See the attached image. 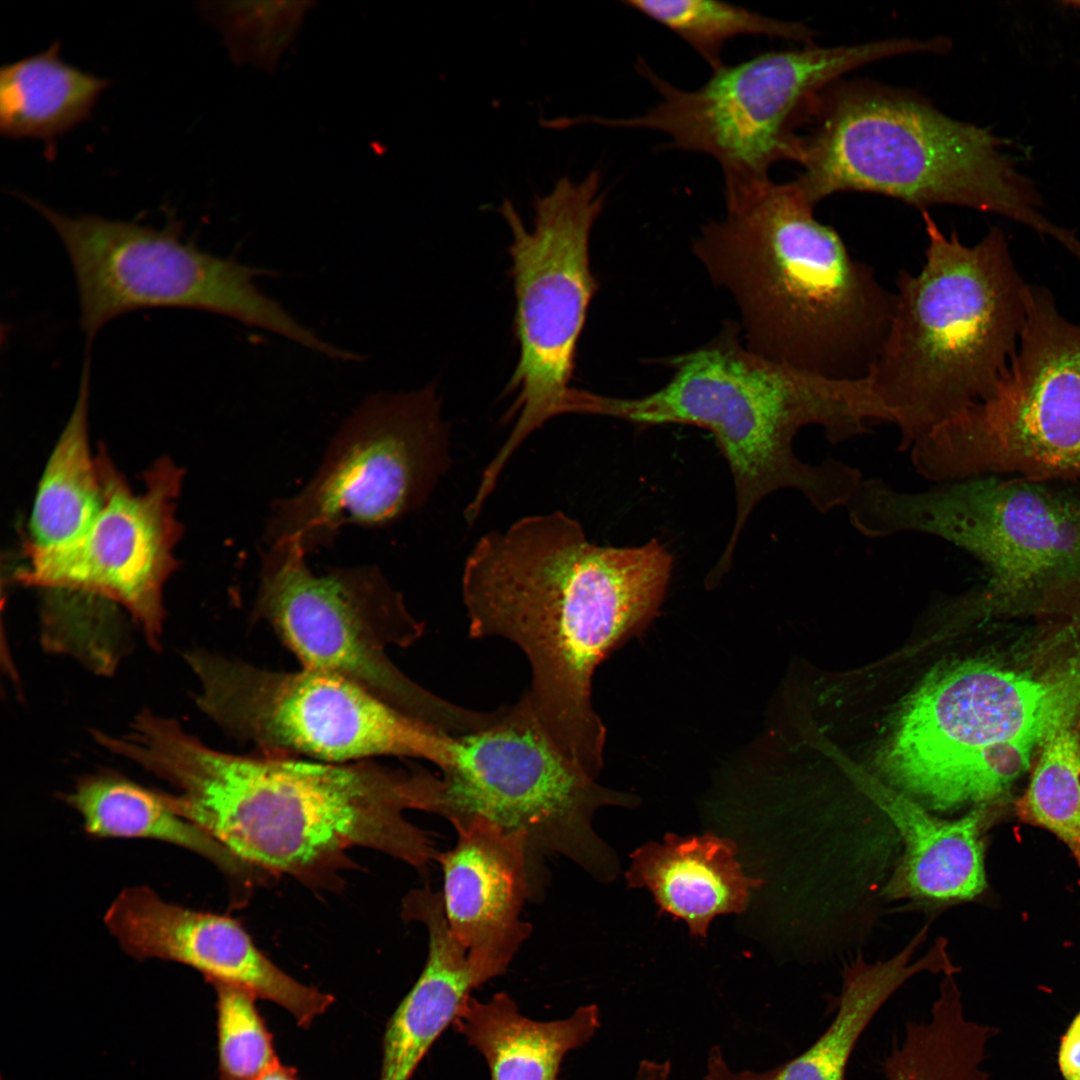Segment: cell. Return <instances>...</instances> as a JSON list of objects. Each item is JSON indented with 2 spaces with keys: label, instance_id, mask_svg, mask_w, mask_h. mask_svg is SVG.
<instances>
[{
  "label": "cell",
  "instance_id": "obj_22",
  "mask_svg": "<svg viewBox=\"0 0 1080 1080\" xmlns=\"http://www.w3.org/2000/svg\"><path fill=\"white\" fill-rule=\"evenodd\" d=\"M402 916L426 926L428 957L385 1028L380 1080H410L471 991L482 985L448 927L441 893L430 887L410 891L402 902Z\"/></svg>",
  "mask_w": 1080,
  "mask_h": 1080
},
{
  "label": "cell",
  "instance_id": "obj_10",
  "mask_svg": "<svg viewBox=\"0 0 1080 1080\" xmlns=\"http://www.w3.org/2000/svg\"><path fill=\"white\" fill-rule=\"evenodd\" d=\"M916 471L936 482L986 475L1080 480V324L1029 286L1016 352L991 395L927 437Z\"/></svg>",
  "mask_w": 1080,
  "mask_h": 1080
},
{
  "label": "cell",
  "instance_id": "obj_18",
  "mask_svg": "<svg viewBox=\"0 0 1080 1080\" xmlns=\"http://www.w3.org/2000/svg\"><path fill=\"white\" fill-rule=\"evenodd\" d=\"M104 919L130 955L180 962L212 984L242 987L284 1008L301 1028H309L335 1000L282 971L234 919L168 903L147 887L122 891Z\"/></svg>",
  "mask_w": 1080,
  "mask_h": 1080
},
{
  "label": "cell",
  "instance_id": "obj_26",
  "mask_svg": "<svg viewBox=\"0 0 1080 1080\" xmlns=\"http://www.w3.org/2000/svg\"><path fill=\"white\" fill-rule=\"evenodd\" d=\"M72 413L49 456L30 518L27 549L67 545L85 534L104 505L103 486L89 446L90 358L80 375Z\"/></svg>",
  "mask_w": 1080,
  "mask_h": 1080
},
{
  "label": "cell",
  "instance_id": "obj_6",
  "mask_svg": "<svg viewBox=\"0 0 1080 1080\" xmlns=\"http://www.w3.org/2000/svg\"><path fill=\"white\" fill-rule=\"evenodd\" d=\"M923 219L925 262L899 273L888 332L866 377L903 451L991 395L1016 352L1029 290L999 228L966 245L927 211Z\"/></svg>",
  "mask_w": 1080,
  "mask_h": 1080
},
{
  "label": "cell",
  "instance_id": "obj_3",
  "mask_svg": "<svg viewBox=\"0 0 1080 1080\" xmlns=\"http://www.w3.org/2000/svg\"><path fill=\"white\" fill-rule=\"evenodd\" d=\"M668 364L670 379L654 392L619 398L580 390L575 410L637 427L683 424L713 434L733 478L736 506L728 542L710 570L716 580L730 570L741 532L765 497L794 489L827 513L845 507L862 482L861 472L840 460H800L793 442L801 429L820 426L837 444L890 422L867 378L832 379L765 358L741 344L731 323Z\"/></svg>",
  "mask_w": 1080,
  "mask_h": 1080
},
{
  "label": "cell",
  "instance_id": "obj_5",
  "mask_svg": "<svg viewBox=\"0 0 1080 1080\" xmlns=\"http://www.w3.org/2000/svg\"><path fill=\"white\" fill-rule=\"evenodd\" d=\"M840 80L816 96L801 135L796 182L812 205L838 192L876 193L924 211L946 204L997 214L1066 250L1077 244L1072 230L1045 216L1006 140L911 92Z\"/></svg>",
  "mask_w": 1080,
  "mask_h": 1080
},
{
  "label": "cell",
  "instance_id": "obj_12",
  "mask_svg": "<svg viewBox=\"0 0 1080 1080\" xmlns=\"http://www.w3.org/2000/svg\"><path fill=\"white\" fill-rule=\"evenodd\" d=\"M605 197L599 171L591 170L579 182L562 177L550 193L536 195L530 230L508 199L499 207L512 234L508 251L519 357L505 390L516 394L510 414L517 418L487 466L491 476H500L534 431L565 414L578 341L598 289L589 244Z\"/></svg>",
  "mask_w": 1080,
  "mask_h": 1080
},
{
  "label": "cell",
  "instance_id": "obj_30",
  "mask_svg": "<svg viewBox=\"0 0 1080 1080\" xmlns=\"http://www.w3.org/2000/svg\"><path fill=\"white\" fill-rule=\"evenodd\" d=\"M313 1H220L201 3L237 65L274 72L290 48Z\"/></svg>",
  "mask_w": 1080,
  "mask_h": 1080
},
{
  "label": "cell",
  "instance_id": "obj_13",
  "mask_svg": "<svg viewBox=\"0 0 1080 1080\" xmlns=\"http://www.w3.org/2000/svg\"><path fill=\"white\" fill-rule=\"evenodd\" d=\"M436 814L455 826L483 817L525 838L536 853L565 856L601 880L618 864L592 828L605 805L630 806L633 797L600 786L569 760L539 722L525 692L500 707L497 719L452 737L451 759L440 769Z\"/></svg>",
  "mask_w": 1080,
  "mask_h": 1080
},
{
  "label": "cell",
  "instance_id": "obj_31",
  "mask_svg": "<svg viewBox=\"0 0 1080 1080\" xmlns=\"http://www.w3.org/2000/svg\"><path fill=\"white\" fill-rule=\"evenodd\" d=\"M217 995L219 1080H258L279 1062L252 992L213 983Z\"/></svg>",
  "mask_w": 1080,
  "mask_h": 1080
},
{
  "label": "cell",
  "instance_id": "obj_14",
  "mask_svg": "<svg viewBox=\"0 0 1080 1080\" xmlns=\"http://www.w3.org/2000/svg\"><path fill=\"white\" fill-rule=\"evenodd\" d=\"M196 704L233 738L265 754L305 755L328 763L397 756L443 768L452 736L386 705L339 677L302 667L271 671L194 651Z\"/></svg>",
  "mask_w": 1080,
  "mask_h": 1080
},
{
  "label": "cell",
  "instance_id": "obj_7",
  "mask_svg": "<svg viewBox=\"0 0 1080 1080\" xmlns=\"http://www.w3.org/2000/svg\"><path fill=\"white\" fill-rule=\"evenodd\" d=\"M297 543L268 546L251 618L268 623L303 667L344 679L398 712L448 736L486 727L492 712L431 693L389 659L424 633L401 594L372 566L317 574Z\"/></svg>",
  "mask_w": 1080,
  "mask_h": 1080
},
{
  "label": "cell",
  "instance_id": "obj_9",
  "mask_svg": "<svg viewBox=\"0 0 1080 1080\" xmlns=\"http://www.w3.org/2000/svg\"><path fill=\"white\" fill-rule=\"evenodd\" d=\"M876 522L885 536L942 538L980 561L981 611H1043L1080 593V480L986 475L921 491L884 488Z\"/></svg>",
  "mask_w": 1080,
  "mask_h": 1080
},
{
  "label": "cell",
  "instance_id": "obj_35",
  "mask_svg": "<svg viewBox=\"0 0 1080 1080\" xmlns=\"http://www.w3.org/2000/svg\"><path fill=\"white\" fill-rule=\"evenodd\" d=\"M1066 4H1069V5H1071V6H1075V7H1077V8H1080V1H1076V2H1067Z\"/></svg>",
  "mask_w": 1080,
  "mask_h": 1080
},
{
  "label": "cell",
  "instance_id": "obj_15",
  "mask_svg": "<svg viewBox=\"0 0 1080 1080\" xmlns=\"http://www.w3.org/2000/svg\"><path fill=\"white\" fill-rule=\"evenodd\" d=\"M449 435L434 384L370 395L344 421L308 484L274 504L268 546L297 543L308 553L344 526L379 528L416 510L450 466Z\"/></svg>",
  "mask_w": 1080,
  "mask_h": 1080
},
{
  "label": "cell",
  "instance_id": "obj_8",
  "mask_svg": "<svg viewBox=\"0 0 1080 1080\" xmlns=\"http://www.w3.org/2000/svg\"><path fill=\"white\" fill-rule=\"evenodd\" d=\"M917 50L914 39L893 38L771 51L725 64L693 90L671 84L638 57L636 71L658 93L657 103L629 118L582 116L581 123L661 132L666 147L713 158L724 183L764 180L774 164L798 162V130L820 91L851 70Z\"/></svg>",
  "mask_w": 1080,
  "mask_h": 1080
},
{
  "label": "cell",
  "instance_id": "obj_33",
  "mask_svg": "<svg viewBox=\"0 0 1080 1080\" xmlns=\"http://www.w3.org/2000/svg\"><path fill=\"white\" fill-rule=\"evenodd\" d=\"M670 1073L669 1060L659 1062L645 1059L639 1064L634 1080H669Z\"/></svg>",
  "mask_w": 1080,
  "mask_h": 1080
},
{
  "label": "cell",
  "instance_id": "obj_28",
  "mask_svg": "<svg viewBox=\"0 0 1080 1080\" xmlns=\"http://www.w3.org/2000/svg\"><path fill=\"white\" fill-rule=\"evenodd\" d=\"M625 5L661 24L685 41L710 66H724L729 40L753 35L813 45L815 31L801 22L763 15L746 7L714 0H626Z\"/></svg>",
  "mask_w": 1080,
  "mask_h": 1080
},
{
  "label": "cell",
  "instance_id": "obj_34",
  "mask_svg": "<svg viewBox=\"0 0 1080 1080\" xmlns=\"http://www.w3.org/2000/svg\"><path fill=\"white\" fill-rule=\"evenodd\" d=\"M258 1080H299L297 1070L280 1061L266 1071Z\"/></svg>",
  "mask_w": 1080,
  "mask_h": 1080
},
{
  "label": "cell",
  "instance_id": "obj_23",
  "mask_svg": "<svg viewBox=\"0 0 1080 1080\" xmlns=\"http://www.w3.org/2000/svg\"><path fill=\"white\" fill-rule=\"evenodd\" d=\"M736 854L728 838L669 833L663 843L632 853L626 880L629 887L648 889L661 912L684 920L691 936L706 938L716 916L743 912L752 889L763 883L745 875Z\"/></svg>",
  "mask_w": 1080,
  "mask_h": 1080
},
{
  "label": "cell",
  "instance_id": "obj_19",
  "mask_svg": "<svg viewBox=\"0 0 1080 1080\" xmlns=\"http://www.w3.org/2000/svg\"><path fill=\"white\" fill-rule=\"evenodd\" d=\"M455 846L438 853L448 927L483 984L501 975L528 938L521 918L535 870L524 837L483 817L454 826Z\"/></svg>",
  "mask_w": 1080,
  "mask_h": 1080
},
{
  "label": "cell",
  "instance_id": "obj_16",
  "mask_svg": "<svg viewBox=\"0 0 1080 1080\" xmlns=\"http://www.w3.org/2000/svg\"><path fill=\"white\" fill-rule=\"evenodd\" d=\"M897 787L938 810L996 804L1027 771L1013 742L1000 663L932 673L906 699L880 753Z\"/></svg>",
  "mask_w": 1080,
  "mask_h": 1080
},
{
  "label": "cell",
  "instance_id": "obj_20",
  "mask_svg": "<svg viewBox=\"0 0 1080 1080\" xmlns=\"http://www.w3.org/2000/svg\"><path fill=\"white\" fill-rule=\"evenodd\" d=\"M844 767L903 841L904 853L884 888L885 896L945 905L974 899L985 890L984 835L997 815L996 804L944 820L864 771Z\"/></svg>",
  "mask_w": 1080,
  "mask_h": 1080
},
{
  "label": "cell",
  "instance_id": "obj_17",
  "mask_svg": "<svg viewBox=\"0 0 1080 1080\" xmlns=\"http://www.w3.org/2000/svg\"><path fill=\"white\" fill-rule=\"evenodd\" d=\"M96 462L104 505L94 523L67 545L27 549L29 564L14 579L125 611L158 646L163 587L176 569L173 550L182 530L175 509L183 472L161 458L146 471L145 489L136 494L103 449Z\"/></svg>",
  "mask_w": 1080,
  "mask_h": 1080
},
{
  "label": "cell",
  "instance_id": "obj_4",
  "mask_svg": "<svg viewBox=\"0 0 1080 1080\" xmlns=\"http://www.w3.org/2000/svg\"><path fill=\"white\" fill-rule=\"evenodd\" d=\"M725 215L692 250L740 310L746 346L824 377L866 378L895 306L873 268L819 222L796 182L724 184Z\"/></svg>",
  "mask_w": 1080,
  "mask_h": 1080
},
{
  "label": "cell",
  "instance_id": "obj_2",
  "mask_svg": "<svg viewBox=\"0 0 1080 1080\" xmlns=\"http://www.w3.org/2000/svg\"><path fill=\"white\" fill-rule=\"evenodd\" d=\"M129 757L175 789L164 795L177 813L261 872L320 884L350 865L354 847L421 871L439 853L406 818L437 802L439 777L416 764L230 754L159 715L138 727Z\"/></svg>",
  "mask_w": 1080,
  "mask_h": 1080
},
{
  "label": "cell",
  "instance_id": "obj_1",
  "mask_svg": "<svg viewBox=\"0 0 1080 1080\" xmlns=\"http://www.w3.org/2000/svg\"><path fill=\"white\" fill-rule=\"evenodd\" d=\"M674 559L658 539L599 546L564 512L524 517L482 536L466 559L462 595L473 638L524 653L526 691L542 727L597 777L605 727L591 701L596 667L657 614Z\"/></svg>",
  "mask_w": 1080,
  "mask_h": 1080
},
{
  "label": "cell",
  "instance_id": "obj_11",
  "mask_svg": "<svg viewBox=\"0 0 1080 1080\" xmlns=\"http://www.w3.org/2000/svg\"><path fill=\"white\" fill-rule=\"evenodd\" d=\"M62 241L76 279L80 326L89 344L116 317L146 308H185L230 317L321 355L331 344L298 322L256 284L265 268L216 256L163 228L98 215L69 216L25 194Z\"/></svg>",
  "mask_w": 1080,
  "mask_h": 1080
},
{
  "label": "cell",
  "instance_id": "obj_21",
  "mask_svg": "<svg viewBox=\"0 0 1080 1080\" xmlns=\"http://www.w3.org/2000/svg\"><path fill=\"white\" fill-rule=\"evenodd\" d=\"M927 927L919 931L897 954L885 961L856 960L843 974L837 1013L827 1029L803 1053L764 1072L734 1071L719 1047L711 1049L706 1080H844L851 1054L864 1030L881 1007L909 979L929 972L953 975L958 969L947 953V942L939 938L930 950L912 962L915 950L925 939Z\"/></svg>",
  "mask_w": 1080,
  "mask_h": 1080
},
{
  "label": "cell",
  "instance_id": "obj_32",
  "mask_svg": "<svg viewBox=\"0 0 1080 1080\" xmlns=\"http://www.w3.org/2000/svg\"><path fill=\"white\" fill-rule=\"evenodd\" d=\"M1058 1065L1064 1080H1080V1011L1061 1038Z\"/></svg>",
  "mask_w": 1080,
  "mask_h": 1080
},
{
  "label": "cell",
  "instance_id": "obj_24",
  "mask_svg": "<svg viewBox=\"0 0 1080 1080\" xmlns=\"http://www.w3.org/2000/svg\"><path fill=\"white\" fill-rule=\"evenodd\" d=\"M452 1024L484 1056L491 1080H557L564 1055L594 1035L600 1018L591 1004L564 1020L534 1021L497 993L488 1002L470 997Z\"/></svg>",
  "mask_w": 1080,
  "mask_h": 1080
},
{
  "label": "cell",
  "instance_id": "obj_29",
  "mask_svg": "<svg viewBox=\"0 0 1080 1080\" xmlns=\"http://www.w3.org/2000/svg\"><path fill=\"white\" fill-rule=\"evenodd\" d=\"M1017 812L1023 821L1057 835L1080 865V734L1075 724L1054 731L1040 747Z\"/></svg>",
  "mask_w": 1080,
  "mask_h": 1080
},
{
  "label": "cell",
  "instance_id": "obj_27",
  "mask_svg": "<svg viewBox=\"0 0 1080 1080\" xmlns=\"http://www.w3.org/2000/svg\"><path fill=\"white\" fill-rule=\"evenodd\" d=\"M85 829L97 837H143L196 852L231 876L251 880L259 871L235 857L201 828L177 813L163 792L113 775L81 778L67 795Z\"/></svg>",
  "mask_w": 1080,
  "mask_h": 1080
},
{
  "label": "cell",
  "instance_id": "obj_25",
  "mask_svg": "<svg viewBox=\"0 0 1080 1080\" xmlns=\"http://www.w3.org/2000/svg\"><path fill=\"white\" fill-rule=\"evenodd\" d=\"M111 85L63 61L59 42L0 70V131L8 138L41 140L47 157L58 137L87 120Z\"/></svg>",
  "mask_w": 1080,
  "mask_h": 1080
}]
</instances>
